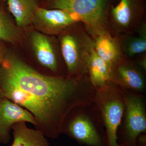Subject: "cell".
<instances>
[{
  "label": "cell",
  "mask_w": 146,
  "mask_h": 146,
  "mask_svg": "<svg viewBox=\"0 0 146 146\" xmlns=\"http://www.w3.org/2000/svg\"><path fill=\"white\" fill-rule=\"evenodd\" d=\"M0 89L5 98L30 112L35 129L51 138L62 133L72 110L93 103L96 91L88 76L46 74L8 50L0 65Z\"/></svg>",
  "instance_id": "cell-1"
},
{
  "label": "cell",
  "mask_w": 146,
  "mask_h": 146,
  "mask_svg": "<svg viewBox=\"0 0 146 146\" xmlns=\"http://www.w3.org/2000/svg\"><path fill=\"white\" fill-rule=\"evenodd\" d=\"M38 5L47 9L64 11L78 19L93 37L109 32L110 10L119 0H36Z\"/></svg>",
  "instance_id": "cell-2"
},
{
  "label": "cell",
  "mask_w": 146,
  "mask_h": 146,
  "mask_svg": "<svg viewBox=\"0 0 146 146\" xmlns=\"http://www.w3.org/2000/svg\"><path fill=\"white\" fill-rule=\"evenodd\" d=\"M104 127L99 114L92 104L72 110L63 123L62 133L86 146H107L103 136Z\"/></svg>",
  "instance_id": "cell-3"
},
{
  "label": "cell",
  "mask_w": 146,
  "mask_h": 146,
  "mask_svg": "<svg viewBox=\"0 0 146 146\" xmlns=\"http://www.w3.org/2000/svg\"><path fill=\"white\" fill-rule=\"evenodd\" d=\"M93 104L105 128L107 146H121L117 142V133L125 107L123 89L110 82L96 90Z\"/></svg>",
  "instance_id": "cell-4"
},
{
  "label": "cell",
  "mask_w": 146,
  "mask_h": 146,
  "mask_svg": "<svg viewBox=\"0 0 146 146\" xmlns=\"http://www.w3.org/2000/svg\"><path fill=\"white\" fill-rule=\"evenodd\" d=\"M68 29L60 33L59 39L66 75L88 76V61L93 46L92 37L85 29L69 31Z\"/></svg>",
  "instance_id": "cell-5"
},
{
  "label": "cell",
  "mask_w": 146,
  "mask_h": 146,
  "mask_svg": "<svg viewBox=\"0 0 146 146\" xmlns=\"http://www.w3.org/2000/svg\"><path fill=\"white\" fill-rule=\"evenodd\" d=\"M145 7L146 0H119L109 11L110 32L118 36L133 33L145 21Z\"/></svg>",
  "instance_id": "cell-6"
},
{
  "label": "cell",
  "mask_w": 146,
  "mask_h": 146,
  "mask_svg": "<svg viewBox=\"0 0 146 146\" xmlns=\"http://www.w3.org/2000/svg\"><path fill=\"white\" fill-rule=\"evenodd\" d=\"M123 90L125 107L122 120L123 144L135 146L138 137L146 133L145 99L143 94Z\"/></svg>",
  "instance_id": "cell-7"
},
{
  "label": "cell",
  "mask_w": 146,
  "mask_h": 146,
  "mask_svg": "<svg viewBox=\"0 0 146 146\" xmlns=\"http://www.w3.org/2000/svg\"><path fill=\"white\" fill-rule=\"evenodd\" d=\"M143 71L135 63L125 57L111 67L110 81L123 90L143 95L146 81Z\"/></svg>",
  "instance_id": "cell-8"
},
{
  "label": "cell",
  "mask_w": 146,
  "mask_h": 146,
  "mask_svg": "<svg viewBox=\"0 0 146 146\" xmlns=\"http://www.w3.org/2000/svg\"><path fill=\"white\" fill-rule=\"evenodd\" d=\"M80 22L70 13L58 9H47L39 7L35 11L32 24L44 34H60Z\"/></svg>",
  "instance_id": "cell-9"
},
{
  "label": "cell",
  "mask_w": 146,
  "mask_h": 146,
  "mask_svg": "<svg viewBox=\"0 0 146 146\" xmlns=\"http://www.w3.org/2000/svg\"><path fill=\"white\" fill-rule=\"evenodd\" d=\"M20 122L31 123L34 126L36 124L30 112L5 98L0 103V144L6 145L9 143L12 127Z\"/></svg>",
  "instance_id": "cell-10"
},
{
  "label": "cell",
  "mask_w": 146,
  "mask_h": 146,
  "mask_svg": "<svg viewBox=\"0 0 146 146\" xmlns=\"http://www.w3.org/2000/svg\"><path fill=\"white\" fill-rule=\"evenodd\" d=\"M31 42L36 63L53 76L60 74V65L55 49L49 37L40 32L32 33Z\"/></svg>",
  "instance_id": "cell-11"
},
{
  "label": "cell",
  "mask_w": 146,
  "mask_h": 146,
  "mask_svg": "<svg viewBox=\"0 0 146 146\" xmlns=\"http://www.w3.org/2000/svg\"><path fill=\"white\" fill-rule=\"evenodd\" d=\"M93 47L97 54L111 67L126 57L123 54L117 37L109 32L92 37Z\"/></svg>",
  "instance_id": "cell-12"
},
{
  "label": "cell",
  "mask_w": 146,
  "mask_h": 146,
  "mask_svg": "<svg viewBox=\"0 0 146 146\" xmlns=\"http://www.w3.org/2000/svg\"><path fill=\"white\" fill-rule=\"evenodd\" d=\"M144 21L131 34L118 36L121 49L126 57H132L146 51V25Z\"/></svg>",
  "instance_id": "cell-13"
},
{
  "label": "cell",
  "mask_w": 146,
  "mask_h": 146,
  "mask_svg": "<svg viewBox=\"0 0 146 146\" xmlns=\"http://www.w3.org/2000/svg\"><path fill=\"white\" fill-rule=\"evenodd\" d=\"M13 141L11 146H49L46 136L40 131L29 128L26 122L16 123L12 127Z\"/></svg>",
  "instance_id": "cell-14"
},
{
  "label": "cell",
  "mask_w": 146,
  "mask_h": 146,
  "mask_svg": "<svg viewBox=\"0 0 146 146\" xmlns=\"http://www.w3.org/2000/svg\"><path fill=\"white\" fill-rule=\"evenodd\" d=\"M111 68L97 54L93 46L88 63V75L96 90L102 88L110 81Z\"/></svg>",
  "instance_id": "cell-15"
},
{
  "label": "cell",
  "mask_w": 146,
  "mask_h": 146,
  "mask_svg": "<svg viewBox=\"0 0 146 146\" xmlns=\"http://www.w3.org/2000/svg\"><path fill=\"white\" fill-rule=\"evenodd\" d=\"M7 2L8 10L19 28L32 24L35 11L39 6L36 0H7Z\"/></svg>",
  "instance_id": "cell-16"
},
{
  "label": "cell",
  "mask_w": 146,
  "mask_h": 146,
  "mask_svg": "<svg viewBox=\"0 0 146 146\" xmlns=\"http://www.w3.org/2000/svg\"><path fill=\"white\" fill-rule=\"evenodd\" d=\"M5 1L0 0V40L16 44L22 38L21 29L13 22Z\"/></svg>",
  "instance_id": "cell-17"
},
{
  "label": "cell",
  "mask_w": 146,
  "mask_h": 146,
  "mask_svg": "<svg viewBox=\"0 0 146 146\" xmlns=\"http://www.w3.org/2000/svg\"><path fill=\"white\" fill-rule=\"evenodd\" d=\"M7 50L5 45V42L0 40V65L2 62Z\"/></svg>",
  "instance_id": "cell-18"
},
{
  "label": "cell",
  "mask_w": 146,
  "mask_h": 146,
  "mask_svg": "<svg viewBox=\"0 0 146 146\" xmlns=\"http://www.w3.org/2000/svg\"><path fill=\"white\" fill-rule=\"evenodd\" d=\"M137 66L141 68L144 72H145L146 70V55L143 56L141 58H139L136 63H135Z\"/></svg>",
  "instance_id": "cell-19"
},
{
  "label": "cell",
  "mask_w": 146,
  "mask_h": 146,
  "mask_svg": "<svg viewBox=\"0 0 146 146\" xmlns=\"http://www.w3.org/2000/svg\"><path fill=\"white\" fill-rule=\"evenodd\" d=\"M5 98V97L4 96L2 91L0 89V103H1V102Z\"/></svg>",
  "instance_id": "cell-20"
},
{
  "label": "cell",
  "mask_w": 146,
  "mask_h": 146,
  "mask_svg": "<svg viewBox=\"0 0 146 146\" xmlns=\"http://www.w3.org/2000/svg\"><path fill=\"white\" fill-rule=\"evenodd\" d=\"M121 146H129L128 145H125V144H122V145H121Z\"/></svg>",
  "instance_id": "cell-21"
},
{
  "label": "cell",
  "mask_w": 146,
  "mask_h": 146,
  "mask_svg": "<svg viewBox=\"0 0 146 146\" xmlns=\"http://www.w3.org/2000/svg\"><path fill=\"white\" fill-rule=\"evenodd\" d=\"M3 1H4L7 2V0H2Z\"/></svg>",
  "instance_id": "cell-22"
},
{
  "label": "cell",
  "mask_w": 146,
  "mask_h": 146,
  "mask_svg": "<svg viewBox=\"0 0 146 146\" xmlns=\"http://www.w3.org/2000/svg\"></svg>",
  "instance_id": "cell-23"
}]
</instances>
